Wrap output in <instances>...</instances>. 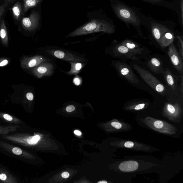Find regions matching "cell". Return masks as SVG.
<instances>
[{"instance_id": "cell-1", "label": "cell", "mask_w": 183, "mask_h": 183, "mask_svg": "<svg viewBox=\"0 0 183 183\" xmlns=\"http://www.w3.org/2000/svg\"><path fill=\"white\" fill-rule=\"evenodd\" d=\"M87 18L88 21L69 33L65 38L74 37L99 32L111 34L115 32L114 26L99 17L96 12L89 13Z\"/></svg>"}, {"instance_id": "cell-2", "label": "cell", "mask_w": 183, "mask_h": 183, "mask_svg": "<svg viewBox=\"0 0 183 183\" xmlns=\"http://www.w3.org/2000/svg\"><path fill=\"white\" fill-rule=\"evenodd\" d=\"M41 51L46 57L68 62L87 63L88 59L82 55L73 51L54 46L42 47Z\"/></svg>"}, {"instance_id": "cell-3", "label": "cell", "mask_w": 183, "mask_h": 183, "mask_svg": "<svg viewBox=\"0 0 183 183\" xmlns=\"http://www.w3.org/2000/svg\"><path fill=\"white\" fill-rule=\"evenodd\" d=\"M31 9L29 15L23 17L18 25L24 31L32 33L36 32L41 27L42 15L41 4Z\"/></svg>"}, {"instance_id": "cell-4", "label": "cell", "mask_w": 183, "mask_h": 183, "mask_svg": "<svg viewBox=\"0 0 183 183\" xmlns=\"http://www.w3.org/2000/svg\"><path fill=\"white\" fill-rule=\"evenodd\" d=\"M116 15L126 23L134 26H138L140 23L139 17L135 12L126 5L117 3L112 7Z\"/></svg>"}, {"instance_id": "cell-5", "label": "cell", "mask_w": 183, "mask_h": 183, "mask_svg": "<svg viewBox=\"0 0 183 183\" xmlns=\"http://www.w3.org/2000/svg\"><path fill=\"white\" fill-rule=\"evenodd\" d=\"M133 67L140 77L151 88L158 92L164 91V86L151 73L137 65H133Z\"/></svg>"}, {"instance_id": "cell-6", "label": "cell", "mask_w": 183, "mask_h": 183, "mask_svg": "<svg viewBox=\"0 0 183 183\" xmlns=\"http://www.w3.org/2000/svg\"><path fill=\"white\" fill-rule=\"evenodd\" d=\"M54 64L53 61L43 62L31 68V72L36 77L40 79L44 77H51L54 73Z\"/></svg>"}, {"instance_id": "cell-7", "label": "cell", "mask_w": 183, "mask_h": 183, "mask_svg": "<svg viewBox=\"0 0 183 183\" xmlns=\"http://www.w3.org/2000/svg\"><path fill=\"white\" fill-rule=\"evenodd\" d=\"M52 59L42 55H35L31 57L23 58L20 61V65L23 68L30 69L37 66L43 62L51 61Z\"/></svg>"}, {"instance_id": "cell-8", "label": "cell", "mask_w": 183, "mask_h": 183, "mask_svg": "<svg viewBox=\"0 0 183 183\" xmlns=\"http://www.w3.org/2000/svg\"><path fill=\"white\" fill-rule=\"evenodd\" d=\"M115 66L121 75L130 82L133 83H137L139 82L131 69L127 64L117 62L115 64Z\"/></svg>"}, {"instance_id": "cell-9", "label": "cell", "mask_w": 183, "mask_h": 183, "mask_svg": "<svg viewBox=\"0 0 183 183\" xmlns=\"http://www.w3.org/2000/svg\"><path fill=\"white\" fill-rule=\"evenodd\" d=\"M168 54L171 61L176 69L180 73H182L183 59L180 54L178 52L176 47L172 43L169 46Z\"/></svg>"}, {"instance_id": "cell-10", "label": "cell", "mask_w": 183, "mask_h": 183, "mask_svg": "<svg viewBox=\"0 0 183 183\" xmlns=\"http://www.w3.org/2000/svg\"><path fill=\"white\" fill-rule=\"evenodd\" d=\"M11 11L15 23L18 25L24 16L22 3L19 1L17 2L11 8Z\"/></svg>"}, {"instance_id": "cell-11", "label": "cell", "mask_w": 183, "mask_h": 183, "mask_svg": "<svg viewBox=\"0 0 183 183\" xmlns=\"http://www.w3.org/2000/svg\"><path fill=\"white\" fill-rule=\"evenodd\" d=\"M118 55H123L129 58H132L135 54L140 53L142 51L131 50L121 44L117 45L114 50Z\"/></svg>"}, {"instance_id": "cell-12", "label": "cell", "mask_w": 183, "mask_h": 183, "mask_svg": "<svg viewBox=\"0 0 183 183\" xmlns=\"http://www.w3.org/2000/svg\"><path fill=\"white\" fill-rule=\"evenodd\" d=\"M151 30L153 36L158 42L163 34L169 31L166 27L158 23H151Z\"/></svg>"}, {"instance_id": "cell-13", "label": "cell", "mask_w": 183, "mask_h": 183, "mask_svg": "<svg viewBox=\"0 0 183 183\" xmlns=\"http://www.w3.org/2000/svg\"><path fill=\"white\" fill-rule=\"evenodd\" d=\"M152 121V126H150L151 128L155 129L156 130L168 134L172 133V132H171V129L172 127L171 126L170 124L164 123L163 121L160 120H155L153 119H151Z\"/></svg>"}, {"instance_id": "cell-14", "label": "cell", "mask_w": 183, "mask_h": 183, "mask_svg": "<svg viewBox=\"0 0 183 183\" xmlns=\"http://www.w3.org/2000/svg\"><path fill=\"white\" fill-rule=\"evenodd\" d=\"M138 167V162L134 161L123 162L119 165L120 170L124 172L133 171L137 170Z\"/></svg>"}, {"instance_id": "cell-15", "label": "cell", "mask_w": 183, "mask_h": 183, "mask_svg": "<svg viewBox=\"0 0 183 183\" xmlns=\"http://www.w3.org/2000/svg\"><path fill=\"white\" fill-rule=\"evenodd\" d=\"M69 63L71 65L70 70L67 72L61 71L69 76L79 74L87 63L79 62H70Z\"/></svg>"}, {"instance_id": "cell-16", "label": "cell", "mask_w": 183, "mask_h": 183, "mask_svg": "<svg viewBox=\"0 0 183 183\" xmlns=\"http://www.w3.org/2000/svg\"><path fill=\"white\" fill-rule=\"evenodd\" d=\"M174 38L173 34L168 31L163 34L158 43L162 48H164L172 43Z\"/></svg>"}, {"instance_id": "cell-17", "label": "cell", "mask_w": 183, "mask_h": 183, "mask_svg": "<svg viewBox=\"0 0 183 183\" xmlns=\"http://www.w3.org/2000/svg\"><path fill=\"white\" fill-rule=\"evenodd\" d=\"M0 38L2 43L5 46L8 44V31L6 28L4 18H2L0 22Z\"/></svg>"}, {"instance_id": "cell-18", "label": "cell", "mask_w": 183, "mask_h": 183, "mask_svg": "<svg viewBox=\"0 0 183 183\" xmlns=\"http://www.w3.org/2000/svg\"><path fill=\"white\" fill-rule=\"evenodd\" d=\"M41 4V0H23V12L24 16L29 10Z\"/></svg>"}, {"instance_id": "cell-19", "label": "cell", "mask_w": 183, "mask_h": 183, "mask_svg": "<svg viewBox=\"0 0 183 183\" xmlns=\"http://www.w3.org/2000/svg\"><path fill=\"white\" fill-rule=\"evenodd\" d=\"M148 66L151 70L156 73H158L160 70L161 65L159 60L156 58H152L148 63Z\"/></svg>"}, {"instance_id": "cell-20", "label": "cell", "mask_w": 183, "mask_h": 183, "mask_svg": "<svg viewBox=\"0 0 183 183\" xmlns=\"http://www.w3.org/2000/svg\"><path fill=\"white\" fill-rule=\"evenodd\" d=\"M121 44L131 50L141 51H142V50L140 48V45L132 41L126 40L123 41Z\"/></svg>"}, {"instance_id": "cell-21", "label": "cell", "mask_w": 183, "mask_h": 183, "mask_svg": "<svg viewBox=\"0 0 183 183\" xmlns=\"http://www.w3.org/2000/svg\"><path fill=\"white\" fill-rule=\"evenodd\" d=\"M165 77L166 82L168 83V84L170 86L173 90H175L176 89L175 82L174 80L172 75V73L170 70H166L165 73Z\"/></svg>"}, {"instance_id": "cell-22", "label": "cell", "mask_w": 183, "mask_h": 183, "mask_svg": "<svg viewBox=\"0 0 183 183\" xmlns=\"http://www.w3.org/2000/svg\"><path fill=\"white\" fill-rule=\"evenodd\" d=\"M40 139V137L39 135L30 137L28 138L27 141L28 144L30 145H35L38 142Z\"/></svg>"}, {"instance_id": "cell-23", "label": "cell", "mask_w": 183, "mask_h": 183, "mask_svg": "<svg viewBox=\"0 0 183 183\" xmlns=\"http://www.w3.org/2000/svg\"><path fill=\"white\" fill-rule=\"evenodd\" d=\"M178 39V46H179V52L182 58H183V41L182 37L181 36H177Z\"/></svg>"}, {"instance_id": "cell-24", "label": "cell", "mask_w": 183, "mask_h": 183, "mask_svg": "<svg viewBox=\"0 0 183 183\" xmlns=\"http://www.w3.org/2000/svg\"><path fill=\"white\" fill-rule=\"evenodd\" d=\"M177 108L171 105L170 104H168L166 106V109L170 114H174L176 112L177 110Z\"/></svg>"}, {"instance_id": "cell-25", "label": "cell", "mask_w": 183, "mask_h": 183, "mask_svg": "<svg viewBox=\"0 0 183 183\" xmlns=\"http://www.w3.org/2000/svg\"><path fill=\"white\" fill-rule=\"evenodd\" d=\"M10 62L9 59L5 58H0V67L5 66L9 63Z\"/></svg>"}, {"instance_id": "cell-26", "label": "cell", "mask_w": 183, "mask_h": 183, "mask_svg": "<svg viewBox=\"0 0 183 183\" xmlns=\"http://www.w3.org/2000/svg\"><path fill=\"white\" fill-rule=\"evenodd\" d=\"M12 152L15 155H19L22 154V150L19 148L14 147L12 149Z\"/></svg>"}, {"instance_id": "cell-27", "label": "cell", "mask_w": 183, "mask_h": 183, "mask_svg": "<svg viewBox=\"0 0 183 183\" xmlns=\"http://www.w3.org/2000/svg\"><path fill=\"white\" fill-rule=\"evenodd\" d=\"M111 125L112 127H114L115 129H121L122 127V125L121 123L117 122H113L111 123Z\"/></svg>"}, {"instance_id": "cell-28", "label": "cell", "mask_w": 183, "mask_h": 183, "mask_svg": "<svg viewBox=\"0 0 183 183\" xmlns=\"http://www.w3.org/2000/svg\"><path fill=\"white\" fill-rule=\"evenodd\" d=\"M145 104H140L136 105L135 106H134V109L136 110H141L145 107Z\"/></svg>"}, {"instance_id": "cell-29", "label": "cell", "mask_w": 183, "mask_h": 183, "mask_svg": "<svg viewBox=\"0 0 183 183\" xmlns=\"http://www.w3.org/2000/svg\"><path fill=\"white\" fill-rule=\"evenodd\" d=\"M134 146V144L131 141H127L124 143V146L127 148H131Z\"/></svg>"}, {"instance_id": "cell-30", "label": "cell", "mask_w": 183, "mask_h": 183, "mask_svg": "<svg viewBox=\"0 0 183 183\" xmlns=\"http://www.w3.org/2000/svg\"><path fill=\"white\" fill-rule=\"evenodd\" d=\"M26 97L27 99L30 101H32L34 99V96L33 93L31 92H29L27 93L26 94Z\"/></svg>"}, {"instance_id": "cell-31", "label": "cell", "mask_w": 183, "mask_h": 183, "mask_svg": "<svg viewBox=\"0 0 183 183\" xmlns=\"http://www.w3.org/2000/svg\"><path fill=\"white\" fill-rule=\"evenodd\" d=\"M75 106L72 105L67 106L66 108V110L67 112H73V111L75 110Z\"/></svg>"}, {"instance_id": "cell-32", "label": "cell", "mask_w": 183, "mask_h": 183, "mask_svg": "<svg viewBox=\"0 0 183 183\" xmlns=\"http://www.w3.org/2000/svg\"><path fill=\"white\" fill-rule=\"evenodd\" d=\"M3 117L5 120L8 121H12L13 120L12 117L10 116V115L7 114H4L3 115Z\"/></svg>"}, {"instance_id": "cell-33", "label": "cell", "mask_w": 183, "mask_h": 183, "mask_svg": "<svg viewBox=\"0 0 183 183\" xmlns=\"http://www.w3.org/2000/svg\"><path fill=\"white\" fill-rule=\"evenodd\" d=\"M74 82L76 85H79L81 82V80L79 79V78L78 77H76L75 78V79H74Z\"/></svg>"}, {"instance_id": "cell-34", "label": "cell", "mask_w": 183, "mask_h": 183, "mask_svg": "<svg viewBox=\"0 0 183 183\" xmlns=\"http://www.w3.org/2000/svg\"><path fill=\"white\" fill-rule=\"evenodd\" d=\"M7 178L6 174L4 173H2L0 174V179L2 181H5Z\"/></svg>"}, {"instance_id": "cell-35", "label": "cell", "mask_w": 183, "mask_h": 183, "mask_svg": "<svg viewBox=\"0 0 183 183\" xmlns=\"http://www.w3.org/2000/svg\"><path fill=\"white\" fill-rule=\"evenodd\" d=\"M62 177L63 178H68L69 176V173L68 172H63L62 174Z\"/></svg>"}, {"instance_id": "cell-36", "label": "cell", "mask_w": 183, "mask_h": 183, "mask_svg": "<svg viewBox=\"0 0 183 183\" xmlns=\"http://www.w3.org/2000/svg\"><path fill=\"white\" fill-rule=\"evenodd\" d=\"M15 0H4L3 3L6 4L10 5L11 4L14 2Z\"/></svg>"}, {"instance_id": "cell-37", "label": "cell", "mask_w": 183, "mask_h": 183, "mask_svg": "<svg viewBox=\"0 0 183 183\" xmlns=\"http://www.w3.org/2000/svg\"><path fill=\"white\" fill-rule=\"evenodd\" d=\"M181 2V18L182 23H183V0H180Z\"/></svg>"}, {"instance_id": "cell-38", "label": "cell", "mask_w": 183, "mask_h": 183, "mask_svg": "<svg viewBox=\"0 0 183 183\" xmlns=\"http://www.w3.org/2000/svg\"><path fill=\"white\" fill-rule=\"evenodd\" d=\"M74 133L75 134L78 136L81 135L82 134L81 132L80 131L77 130H75L74 131Z\"/></svg>"}, {"instance_id": "cell-39", "label": "cell", "mask_w": 183, "mask_h": 183, "mask_svg": "<svg viewBox=\"0 0 183 183\" xmlns=\"http://www.w3.org/2000/svg\"><path fill=\"white\" fill-rule=\"evenodd\" d=\"M150 2L154 3H157L160 2L161 1V0H146Z\"/></svg>"}, {"instance_id": "cell-40", "label": "cell", "mask_w": 183, "mask_h": 183, "mask_svg": "<svg viewBox=\"0 0 183 183\" xmlns=\"http://www.w3.org/2000/svg\"><path fill=\"white\" fill-rule=\"evenodd\" d=\"M181 91L182 93H183V77L182 76L181 77Z\"/></svg>"}, {"instance_id": "cell-41", "label": "cell", "mask_w": 183, "mask_h": 183, "mask_svg": "<svg viewBox=\"0 0 183 183\" xmlns=\"http://www.w3.org/2000/svg\"><path fill=\"white\" fill-rule=\"evenodd\" d=\"M4 17V16L3 15L0 13V22H1V20Z\"/></svg>"}, {"instance_id": "cell-42", "label": "cell", "mask_w": 183, "mask_h": 183, "mask_svg": "<svg viewBox=\"0 0 183 183\" xmlns=\"http://www.w3.org/2000/svg\"><path fill=\"white\" fill-rule=\"evenodd\" d=\"M98 183H107V182L106 181H101L98 182Z\"/></svg>"}, {"instance_id": "cell-43", "label": "cell", "mask_w": 183, "mask_h": 183, "mask_svg": "<svg viewBox=\"0 0 183 183\" xmlns=\"http://www.w3.org/2000/svg\"><path fill=\"white\" fill-rule=\"evenodd\" d=\"M43 0H41V4L42 2L43 1Z\"/></svg>"}]
</instances>
